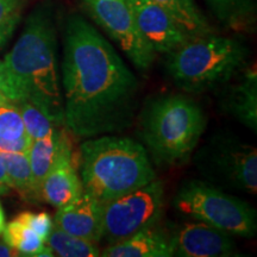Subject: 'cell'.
I'll return each instance as SVG.
<instances>
[{
    "label": "cell",
    "mask_w": 257,
    "mask_h": 257,
    "mask_svg": "<svg viewBox=\"0 0 257 257\" xmlns=\"http://www.w3.org/2000/svg\"><path fill=\"white\" fill-rule=\"evenodd\" d=\"M60 79L64 127L75 137L120 133L133 123L140 92L136 76L79 15L67 22Z\"/></svg>",
    "instance_id": "cell-1"
},
{
    "label": "cell",
    "mask_w": 257,
    "mask_h": 257,
    "mask_svg": "<svg viewBox=\"0 0 257 257\" xmlns=\"http://www.w3.org/2000/svg\"><path fill=\"white\" fill-rule=\"evenodd\" d=\"M4 62L23 85L28 100L64 126L56 27L50 5L42 4L32 11Z\"/></svg>",
    "instance_id": "cell-2"
},
{
    "label": "cell",
    "mask_w": 257,
    "mask_h": 257,
    "mask_svg": "<svg viewBox=\"0 0 257 257\" xmlns=\"http://www.w3.org/2000/svg\"><path fill=\"white\" fill-rule=\"evenodd\" d=\"M79 167L83 191L102 204L156 179L143 144L114 135L83 141Z\"/></svg>",
    "instance_id": "cell-3"
},
{
    "label": "cell",
    "mask_w": 257,
    "mask_h": 257,
    "mask_svg": "<svg viewBox=\"0 0 257 257\" xmlns=\"http://www.w3.org/2000/svg\"><path fill=\"white\" fill-rule=\"evenodd\" d=\"M206 125L197 101L184 94L162 95L144 107L140 135L156 163L179 166L193 155Z\"/></svg>",
    "instance_id": "cell-4"
},
{
    "label": "cell",
    "mask_w": 257,
    "mask_h": 257,
    "mask_svg": "<svg viewBox=\"0 0 257 257\" xmlns=\"http://www.w3.org/2000/svg\"><path fill=\"white\" fill-rule=\"evenodd\" d=\"M167 55V72L176 87L201 94L223 88L245 69L249 50L238 40L208 34L189 38Z\"/></svg>",
    "instance_id": "cell-5"
},
{
    "label": "cell",
    "mask_w": 257,
    "mask_h": 257,
    "mask_svg": "<svg viewBox=\"0 0 257 257\" xmlns=\"http://www.w3.org/2000/svg\"><path fill=\"white\" fill-rule=\"evenodd\" d=\"M173 205L184 216L230 236L251 238L257 232L255 208L208 182L186 181L176 192Z\"/></svg>",
    "instance_id": "cell-6"
},
{
    "label": "cell",
    "mask_w": 257,
    "mask_h": 257,
    "mask_svg": "<svg viewBox=\"0 0 257 257\" xmlns=\"http://www.w3.org/2000/svg\"><path fill=\"white\" fill-rule=\"evenodd\" d=\"M194 162L208 181L220 187L257 193V150L229 135H217L195 154Z\"/></svg>",
    "instance_id": "cell-7"
},
{
    "label": "cell",
    "mask_w": 257,
    "mask_h": 257,
    "mask_svg": "<svg viewBox=\"0 0 257 257\" xmlns=\"http://www.w3.org/2000/svg\"><path fill=\"white\" fill-rule=\"evenodd\" d=\"M165 207V187L159 179L105 202L102 236L107 245L119 243L160 221Z\"/></svg>",
    "instance_id": "cell-8"
},
{
    "label": "cell",
    "mask_w": 257,
    "mask_h": 257,
    "mask_svg": "<svg viewBox=\"0 0 257 257\" xmlns=\"http://www.w3.org/2000/svg\"><path fill=\"white\" fill-rule=\"evenodd\" d=\"M89 17L119 46L131 63L148 72L156 53L142 36L126 0H83Z\"/></svg>",
    "instance_id": "cell-9"
},
{
    "label": "cell",
    "mask_w": 257,
    "mask_h": 257,
    "mask_svg": "<svg viewBox=\"0 0 257 257\" xmlns=\"http://www.w3.org/2000/svg\"><path fill=\"white\" fill-rule=\"evenodd\" d=\"M126 2L141 34L155 53L167 55L189 40L173 18L153 0Z\"/></svg>",
    "instance_id": "cell-10"
},
{
    "label": "cell",
    "mask_w": 257,
    "mask_h": 257,
    "mask_svg": "<svg viewBox=\"0 0 257 257\" xmlns=\"http://www.w3.org/2000/svg\"><path fill=\"white\" fill-rule=\"evenodd\" d=\"M173 253L179 257H227L237 255L232 236L201 221L182 225L170 234Z\"/></svg>",
    "instance_id": "cell-11"
},
{
    "label": "cell",
    "mask_w": 257,
    "mask_h": 257,
    "mask_svg": "<svg viewBox=\"0 0 257 257\" xmlns=\"http://www.w3.org/2000/svg\"><path fill=\"white\" fill-rule=\"evenodd\" d=\"M104 204L86 191L75 200L59 207L54 225L73 236L95 244L101 242Z\"/></svg>",
    "instance_id": "cell-12"
},
{
    "label": "cell",
    "mask_w": 257,
    "mask_h": 257,
    "mask_svg": "<svg viewBox=\"0 0 257 257\" xmlns=\"http://www.w3.org/2000/svg\"><path fill=\"white\" fill-rule=\"evenodd\" d=\"M78 165L70 141L42 181L40 200L56 208L75 200L83 191Z\"/></svg>",
    "instance_id": "cell-13"
},
{
    "label": "cell",
    "mask_w": 257,
    "mask_h": 257,
    "mask_svg": "<svg viewBox=\"0 0 257 257\" xmlns=\"http://www.w3.org/2000/svg\"><path fill=\"white\" fill-rule=\"evenodd\" d=\"M236 82L224 86L221 107L253 133L257 131V73L243 69L234 76Z\"/></svg>",
    "instance_id": "cell-14"
},
{
    "label": "cell",
    "mask_w": 257,
    "mask_h": 257,
    "mask_svg": "<svg viewBox=\"0 0 257 257\" xmlns=\"http://www.w3.org/2000/svg\"><path fill=\"white\" fill-rule=\"evenodd\" d=\"M104 257H172L170 234L157 224L144 227L119 243L111 244L100 251Z\"/></svg>",
    "instance_id": "cell-15"
},
{
    "label": "cell",
    "mask_w": 257,
    "mask_h": 257,
    "mask_svg": "<svg viewBox=\"0 0 257 257\" xmlns=\"http://www.w3.org/2000/svg\"><path fill=\"white\" fill-rule=\"evenodd\" d=\"M70 142V138L67 134L66 127L56 128L54 133L46 137L31 141L28 150L29 162H30L34 187L36 191L37 198L40 200V188L46 175L51 167L59 159L63 148Z\"/></svg>",
    "instance_id": "cell-16"
},
{
    "label": "cell",
    "mask_w": 257,
    "mask_h": 257,
    "mask_svg": "<svg viewBox=\"0 0 257 257\" xmlns=\"http://www.w3.org/2000/svg\"><path fill=\"white\" fill-rule=\"evenodd\" d=\"M189 38L212 34V28L194 0H153Z\"/></svg>",
    "instance_id": "cell-17"
},
{
    "label": "cell",
    "mask_w": 257,
    "mask_h": 257,
    "mask_svg": "<svg viewBox=\"0 0 257 257\" xmlns=\"http://www.w3.org/2000/svg\"><path fill=\"white\" fill-rule=\"evenodd\" d=\"M6 173L11 182V187L16 189L27 200H38L34 187L31 167L27 153H2Z\"/></svg>",
    "instance_id": "cell-18"
},
{
    "label": "cell",
    "mask_w": 257,
    "mask_h": 257,
    "mask_svg": "<svg viewBox=\"0 0 257 257\" xmlns=\"http://www.w3.org/2000/svg\"><path fill=\"white\" fill-rule=\"evenodd\" d=\"M46 244L60 257H98L100 250L95 243L73 236L54 225Z\"/></svg>",
    "instance_id": "cell-19"
},
{
    "label": "cell",
    "mask_w": 257,
    "mask_h": 257,
    "mask_svg": "<svg viewBox=\"0 0 257 257\" xmlns=\"http://www.w3.org/2000/svg\"><path fill=\"white\" fill-rule=\"evenodd\" d=\"M3 239L8 245L14 248L19 256L37 257L38 252L46 245L44 240L18 218L5 225Z\"/></svg>",
    "instance_id": "cell-20"
},
{
    "label": "cell",
    "mask_w": 257,
    "mask_h": 257,
    "mask_svg": "<svg viewBox=\"0 0 257 257\" xmlns=\"http://www.w3.org/2000/svg\"><path fill=\"white\" fill-rule=\"evenodd\" d=\"M23 119L25 133L31 141L46 137L62 126L56 123L49 114L28 99L16 102Z\"/></svg>",
    "instance_id": "cell-21"
},
{
    "label": "cell",
    "mask_w": 257,
    "mask_h": 257,
    "mask_svg": "<svg viewBox=\"0 0 257 257\" xmlns=\"http://www.w3.org/2000/svg\"><path fill=\"white\" fill-rule=\"evenodd\" d=\"M28 137L18 106L8 102L0 106V143L14 142Z\"/></svg>",
    "instance_id": "cell-22"
},
{
    "label": "cell",
    "mask_w": 257,
    "mask_h": 257,
    "mask_svg": "<svg viewBox=\"0 0 257 257\" xmlns=\"http://www.w3.org/2000/svg\"><path fill=\"white\" fill-rule=\"evenodd\" d=\"M24 0H0V48L11 38L21 21Z\"/></svg>",
    "instance_id": "cell-23"
},
{
    "label": "cell",
    "mask_w": 257,
    "mask_h": 257,
    "mask_svg": "<svg viewBox=\"0 0 257 257\" xmlns=\"http://www.w3.org/2000/svg\"><path fill=\"white\" fill-rule=\"evenodd\" d=\"M218 18L224 23H239L248 11L246 0H206Z\"/></svg>",
    "instance_id": "cell-24"
},
{
    "label": "cell",
    "mask_w": 257,
    "mask_h": 257,
    "mask_svg": "<svg viewBox=\"0 0 257 257\" xmlns=\"http://www.w3.org/2000/svg\"><path fill=\"white\" fill-rule=\"evenodd\" d=\"M0 94L15 104L28 99L23 85L2 60H0Z\"/></svg>",
    "instance_id": "cell-25"
},
{
    "label": "cell",
    "mask_w": 257,
    "mask_h": 257,
    "mask_svg": "<svg viewBox=\"0 0 257 257\" xmlns=\"http://www.w3.org/2000/svg\"><path fill=\"white\" fill-rule=\"evenodd\" d=\"M17 218L29 225L46 243L48 236H49L50 231L54 226V221L47 212H40V213L29 211L22 212Z\"/></svg>",
    "instance_id": "cell-26"
},
{
    "label": "cell",
    "mask_w": 257,
    "mask_h": 257,
    "mask_svg": "<svg viewBox=\"0 0 257 257\" xmlns=\"http://www.w3.org/2000/svg\"><path fill=\"white\" fill-rule=\"evenodd\" d=\"M11 188H12L11 182H10V179L8 176V173H6L4 162H3L2 156H0V195L9 193Z\"/></svg>",
    "instance_id": "cell-27"
},
{
    "label": "cell",
    "mask_w": 257,
    "mask_h": 257,
    "mask_svg": "<svg viewBox=\"0 0 257 257\" xmlns=\"http://www.w3.org/2000/svg\"><path fill=\"white\" fill-rule=\"evenodd\" d=\"M19 256V253L14 248L8 245L5 242H0V257H14Z\"/></svg>",
    "instance_id": "cell-28"
},
{
    "label": "cell",
    "mask_w": 257,
    "mask_h": 257,
    "mask_svg": "<svg viewBox=\"0 0 257 257\" xmlns=\"http://www.w3.org/2000/svg\"><path fill=\"white\" fill-rule=\"evenodd\" d=\"M5 213H4V210H3V206L2 204H0V234L3 233V231L5 229Z\"/></svg>",
    "instance_id": "cell-29"
},
{
    "label": "cell",
    "mask_w": 257,
    "mask_h": 257,
    "mask_svg": "<svg viewBox=\"0 0 257 257\" xmlns=\"http://www.w3.org/2000/svg\"><path fill=\"white\" fill-rule=\"evenodd\" d=\"M8 102H11V101H10L9 99H6L4 95H2V94H0V106H2V105H4V104H8Z\"/></svg>",
    "instance_id": "cell-30"
}]
</instances>
